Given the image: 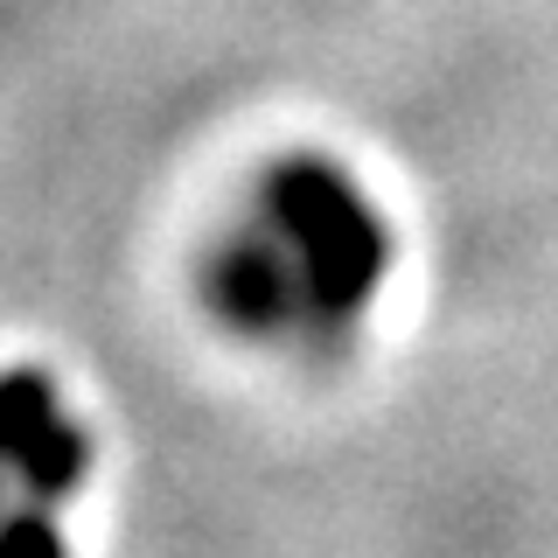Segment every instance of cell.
Here are the masks:
<instances>
[{"mask_svg": "<svg viewBox=\"0 0 558 558\" xmlns=\"http://www.w3.org/2000/svg\"><path fill=\"white\" fill-rule=\"evenodd\" d=\"M84 482V433L43 377H0V531L57 517Z\"/></svg>", "mask_w": 558, "mask_h": 558, "instance_id": "obj_2", "label": "cell"}, {"mask_svg": "<svg viewBox=\"0 0 558 558\" xmlns=\"http://www.w3.org/2000/svg\"><path fill=\"white\" fill-rule=\"evenodd\" d=\"M391 231L336 161H279L217 244V307L266 342L328 349L377 301Z\"/></svg>", "mask_w": 558, "mask_h": 558, "instance_id": "obj_1", "label": "cell"}, {"mask_svg": "<svg viewBox=\"0 0 558 558\" xmlns=\"http://www.w3.org/2000/svg\"><path fill=\"white\" fill-rule=\"evenodd\" d=\"M0 558H63V531L57 517H22L0 531Z\"/></svg>", "mask_w": 558, "mask_h": 558, "instance_id": "obj_3", "label": "cell"}]
</instances>
